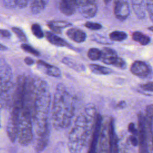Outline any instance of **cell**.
Returning a JSON list of instances; mask_svg holds the SVG:
<instances>
[{"instance_id": "obj_9", "label": "cell", "mask_w": 153, "mask_h": 153, "mask_svg": "<svg viewBox=\"0 0 153 153\" xmlns=\"http://www.w3.org/2000/svg\"><path fill=\"white\" fill-rule=\"evenodd\" d=\"M144 120L148 146L149 151L153 146V104L146 106Z\"/></svg>"}, {"instance_id": "obj_22", "label": "cell", "mask_w": 153, "mask_h": 153, "mask_svg": "<svg viewBox=\"0 0 153 153\" xmlns=\"http://www.w3.org/2000/svg\"><path fill=\"white\" fill-rule=\"evenodd\" d=\"M88 68L91 72L96 75H108L112 72L111 69L97 64H89Z\"/></svg>"}, {"instance_id": "obj_19", "label": "cell", "mask_w": 153, "mask_h": 153, "mask_svg": "<svg viewBox=\"0 0 153 153\" xmlns=\"http://www.w3.org/2000/svg\"><path fill=\"white\" fill-rule=\"evenodd\" d=\"M48 27L54 33H61L62 29L72 26V23L65 20H51L47 22Z\"/></svg>"}, {"instance_id": "obj_26", "label": "cell", "mask_w": 153, "mask_h": 153, "mask_svg": "<svg viewBox=\"0 0 153 153\" xmlns=\"http://www.w3.org/2000/svg\"><path fill=\"white\" fill-rule=\"evenodd\" d=\"M127 38V34L123 31L114 30L109 34V39L113 41H123Z\"/></svg>"}, {"instance_id": "obj_23", "label": "cell", "mask_w": 153, "mask_h": 153, "mask_svg": "<svg viewBox=\"0 0 153 153\" xmlns=\"http://www.w3.org/2000/svg\"><path fill=\"white\" fill-rule=\"evenodd\" d=\"M48 1L45 0H33L30 4V11L32 14H36L41 12L45 7Z\"/></svg>"}, {"instance_id": "obj_14", "label": "cell", "mask_w": 153, "mask_h": 153, "mask_svg": "<svg viewBox=\"0 0 153 153\" xmlns=\"http://www.w3.org/2000/svg\"><path fill=\"white\" fill-rule=\"evenodd\" d=\"M36 67L39 71L50 76L60 77L61 76V71L59 68L43 60H38L36 62Z\"/></svg>"}, {"instance_id": "obj_27", "label": "cell", "mask_w": 153, "mask_h": 153, "mask_svg": "<svg viewBox=\"0 0 153 153\" xmlns=\"http://www.w3.org/2000/svg\"><path fill=\"white\" fill-rule=\"evenodd\" d=\"M102 51L97 48H90L87 51V56L91 60H100L101 57Z\"/></svg>"}, {"instance_id": "obj_21", "label": "cell", "mask_w": 153, "mask_h": 153, "mask_svg": "<svg viewBox=\"0 0 153 153\" xmlns=\"http://www.w3.org/2000/svg\"><path fill=\"white\" fill-rule=\"evenodd\" d=\"M62 63L76 71L81 72L85 71L84 65L82 63H79L73 59L65 57L62 59Z\"/></svg>"}, {"instance_id": "obj_3", "label": "cell", "mask_w": 153, "mask_h": 153, "mask_svg": "<svg viewBox=\"0 0 153 153\" xmlns=\"http://www.w3.org/2000/svg\"><path fill=\"white\" fill-rule=\"evenodd\" d=\"M75 113L74 99L62 83L57 85L54 94L51 120L53 127L61 130L68 127Z\"/></svg>"}, {"instance_id": "obj_36", "label": "cell", "mask_w": 153, "mask_h": 153, "mask_svg": "<svg viewBox=\"0 0 153 153\" xmlns=\"http://www.w3.org/2000/svg\"><path fill=\"white\" fill-rule=\"evenodd\" d=\"M128 130L133 135H135L136 136L137 134H138V131L137 130V129H136V128L135 127L134 124L133 123H130L128 124Z\"/></svg>"}, {"instance_id": "obj_4", "label": "cell", "mask_w": 153, "mask_h": 153, "mask_svg": "<svg viewBox=\"0 0 153 153\" xmlns=\"http://www.w3.org/2000/svg\"><path fill=\"white\" fill-rule=\"evenodd\" d=\"M32 118L29 109L23 107L20 113L18 140L20 145L26 146L33 139Z\"/></svg>"}, {"instance_id": "obj_16", "label": "cell", "mask_w": 153, "mask_h": 153, "mask_svg": "<svg viewBox=\"0 0 153 153\" xmlns=\"http://www.w3.org/2000/svg\"><path fill=\"white\" fill-rule=\"evenodd\" d=\"M102 51L100 60L106 64L113 65L118 57L116 51L111 48H104Z\"/></svg>"}, {"instance_id": "obj_2", "label": "cell", "mask_w": 153, "mask_h": 153, "mask_svg": "<svg viewBox=\"0 0 153 153\" xmlns=\"http://www.w3.org/2000/svg\"><path fill=\"white\" fill-rule=\"evenodd\" d=\"M97 114L95 106L88 103L85 112L77 116L68 134V147L70 153H81L90 142Z\"/></svg>"}, {"instance_id": "obj_46", "label": "cell", "mask_w": 153, "mask_h": 153, "mask_svg": "<svg viewBox=\"0 0 153 153\" xmlns=\"http://www.w3.org/2000/svg\"><path fill=\"white\" fill-rule=\"evenodd\" d=\"M152 148H153V146H152ZM152 148H151V149H152ZM151 149H150V150H151Z\"/></svg>"}, {"instance_id": "obj_12", "label": "cell", "mask_w": 153, "mask_h": 153, "mask_svg": "<svg viewBox=\"0 0 153 153\" xmlns=\"http://www.w3.org/2000/svg\"><path fill=\"white\" fill-rule=\"evenodd\" d=\"M102 126V117L98 113L87 153H97V145Z\"/></svg>"}, {"instance_id": "obj_18", "label": "cell", "mask_w": 153, "mask_h": 153, "mask_svg": "<svg viewBox=\"0 0 153 153\" xmlns=\"http://www.w3.org/2000/svg\"><path fill=\"white\" fill-rule=\"evenodd\" d=\"M45 36L47 41L51 44L57 46V47H71L69 43L66 41L64 39L57 36L53 32L46 31L45 32Z\"/></svg>"}, {"instance_id": "obj_28", "label": "cell", "mask_w": 153, "mask_h": 153, "mask_svg": "<svg viewBox=\"0 0 153 153\" xmlns=\"http://www.w3.org/2000/svg\"><path fill=\"white\" fill-rule=\"evenodd\" d=\"M31 31L33 35L38 39H41L44 36V33L42 31L41 26L38 23H33L30 27Z\"/></svg>"}, {"instance_id": "obj_45", "label": "cell", "mask_w": 153, "mask_h": 153, "mask_svg": "<svg viewBox=\"0 0 153 153\" xmlns=\"http://www.w3.org/2000/svg\"><path fill=\"white\" fill-rule=\"evenodd\" d=\"M149 153H153V148H152L151 150L149 151Z\"/></svg>"}, {"instance_id": "obj_29", "label": "cell", "mask_w": 153, "mask_h": 153, "mask_svg": "<svg viewBox=\"0 0 153 153\" xmlns=\"http://www.w3.org/2000/svg\"><path fill=\"white\" fill-rule=\"evenodd\" d=\"M22 49L24 50L25 51L29 53L32 55H34L35 56H39L40 53L35 48L32 47L31 45L26 44V43H22L20 45Z\"/></svg>"}, {"instance_id": "obj_44", "label": "cell", "mask_w": 153, "mask_h": 153, "mask_svg": "<svg viewBox=\"0 0 153 153\" xmlns=\"http://www.w3.org/2000/svg\"><path fill=\"white\" fill-rule=\"evenodd\" d=\"M148 30H149L150 31L153 32V26H150L148 27Z\"/></svg>"}, {"instance_id": "obj_24", "label": "cell", "mask_w": 153, "mask_h": 153, "mask_svg": "<svg viewBox=\"0 0 153 153\" xmlns=\"http://www.w3.org/2000/svg\"><path fill=\"white\" fill-rule=\"evenodd\" d=\"M132 39L142 45L148 44L151 41L150 38L141 32L136 31L132 33Z\"/></svg>"}, {"instance_id": "obj_41", "label": "cell", "mask_w": 153, "mask_h": 153, "mask_svg": "<svg viewBox=\"0 0 153 153\" xmlns=\"http://www.w3.org/2000/svg\"><path fill=\"white\" fill-rule=\"evenodd\" d=\"M118 153H129L127 148L125 146H121L119 143V150Z\"/></svg>"}, {"instance_id": "obj_34", "label": "cell", "mask_w": 153, "mask_h": 153, "mask_svg": "<svg viewBox=\"0 0 153 153\" xmlns=\"http://www.w3.org/2000/svg\"><path fill=\"white\" fill-rule=\"evenodd\" d=\"M113 66H115L116 68H120L121 69H124L126 68L127 65H126V62L123 59L118 57L116 60L115 62L114 63V64L113 65Z\"/></svg>"}, {"instance_id": "obj_39", "label": "cell", "mask_w": 153, "mask_h": 153, "mask_svg": "<svg viewBox=\"0 0 153 153\" xmlns=\"http://www.w3.org/2000/svg\"><path fill=\"white\" fill-rule=\"evenodd\" d=\"M1 35L2 37L10 38L11 36V33L7 29H1Z\"/></svg>"}, {"instance_id": "obj_1", "label": "cell", "mask_w": 153, "mask_h": 153, "mask_svg": "<svg viewBox=\"0 0 153 153\" xmlns=\"http://www.w3.org/2000/svg\"><path fill=\"white\" fill-rule=\"evenodd\" d=\"M35 79V94L32 111V121L36 136V151H42L47 146L50 128L48 113L51 102L49 87L45 81L37 77Z\"/></svg>"}, {"instance_id": "obj_32", "label": "cell", "mask_w": 153, "mask_h": 153, "mask_svg": "<svg viewBox=\"0 0 153 153\" xmlns=\"http://www.w3.org/2000/svg\"><path fill=\"white\" fill-rule=\"evenodd\" d=\"M84 26L90 30H99L102 28V26L100 23H99L97 22H87L85 23Z\"/></svg>"}, {"instance_id": "obj_20", "label": "cell", "mask_w": 153, "mask_h": 153, "mask_svg": "<svg viewBox=\"0 0 153 153\" xmlns=\"http://www.w3.org/2000/svg\"><path fill=\"white\" fill-rule=\"evenodd\" d=\"M131 5L133 10L136 16L140 19H143L146 15V4L145 1L142 0H134L131 1Z\"/></svg>"}, {"instance_id": "obj_13", "label": "cell", "mask_w": 153, "mask_h": 153, "mask_svg": "<svg viewBox=\"0 0 153 153\" xmlns=\"http://www.w3.org/2000/svg\"><path fill=\"white\" fill-rule=\"evenodd\" d=\"M114 13L117 19L120 21H124L130 14L128 2L124 0H118L114 1Z\"/></svg>"}, {"instance_id": "obj_8", "label": "cell", "mask_w": 153, "mask_h": 153, "mask_svg": "<svg viewBox=\"0 0 153 153\" xmlns=\"http://www.w3.org/2000/svg\"><path fill=\"white\" fill-rule=\"evenodd\" d=\"M139 153H149L146 134L145 127L144 115L139 112L137 115Z\"/></svg>"}, {"instance_id": "obj_31", "label": "cell", "mask_w": 153, "mask_h": 153, "mask_svg": "<svg viewBox=\"0 0 153 153\" xmlns=\"http://www.w3.org/2000/svg\"><path fill=\"white\" fill-rule=\"evenodd\" d=\"M92 39L100 44H112V41H109L106 37L100 35L98 34H95L92 36Z\"/></svg>"}, {"instance_id": "obj_42", "label": "cell", "mask_w": 153, "mask_h": 153, "mask_svg": "<svg viewBox=\"0 0 153 153\" xmlns=\"http://www.w3.org/2000/svg\"><path fill=\"white\" fill-rule=\"evenodd\" d=\"M126 106V103L125 101L124 100H122V101H120L117 105H116V107L118 109H123L124 108H125Z\"/></svg>"}, {"instance_id": "obj_7", "label": "cell", "mask_w": 153, "mask_h": 153, "mask_svg": "<svg viewBox=\"0 0 153 153\" xmlns=\"http://www.w3.org/2000/svg\"><path fill=\"white\" fill-rule=\"evenodd\" d=\"M20 109L17 108H11L7 124V133L9 139L14 142L18 137L19 117Z\"/></svg>"}, {"instance_id": "obj_17", "label": "cell", "mask_w": 153, "mask_h": 153, "mask_svg": "<svg viewBox=\"0 0 153 153\" xmlns=\"http://www.w3.org/2000/svg\"><path fill=\"white\" fill-rule=\"evenodd\" d=\"M66 35L73 41L81 43L85 41L87 35L85 32L78 28H71L66 31Z\"/></svg>"}, {"instance_id": "obj_25", "label": "cell", "mask_w": 153, "mask_h": 153, "mask_svg": "<svg viewBox=\"0 0 153 153\" xmlns=\"http://www.w3.org/2000/svg\"><path fill=\"white\" fill-rule=\"evenodd\" d=\"M137 90L142 94L153 96V82H148L139 85Z\"/></svg>"}, {"instance_id": "obj_38", "label": "cell", "mask_w": 153, "mask_h": 153, "mask_svg": "<svg viewBox=\"0 0 153 153\" xmlns=\"http://www.w3.org/2000/svg\"><path fill=\"white\" fill-rule=\"evenodd\" d=\"M130 141L133 146H136L139 144V141L135 135H131L130 136Z\"/></svg>"}, {"instance_id": "obj_15", "label": "cell", "mask_w": 153, "mask_h": 153, "mask_svg": "<svg viewBox=\"0 0 153 153\" xmlns=\"http://www.w3.org/2000/svg\"><path fill=\"white\" fill-rule=\"evenodd\" d=\"M59 9L63 14L67 16H72L78 9L77 1L62 0L59 2Z\"/></svg>"}, {"instance_id": "obj_5", "label": "cell", "mask_w": 153, "mask_h": 153, "mask_svg": "<svg viewBox=\"0 0 153 153\" xmlns=\"http://www.w3.org/2000/svg\"><path fill=\"white\" fill-rule=\"evenodd\" d=\"M117 137L114 120L111 118L108 123L102 124L97 145V153H112L113 143Z\"/></svg>"}, {"instance_id": "obj_43", "label": "cell", "mask_w": 153, "mask_h": 153, "mask_svg": "<svg viewBox=\"0 0 153 153\" xmlns=\"http://www.w3.org/2000/svg\"><path fill=\"white\" fill-rule=\"evenodd\" d=\"M7 47L4 46L2 44H1V50H7Z\"/></svg>"}, {"instance_id": "obj_30", "label": "cell", "mask_w": 153, "mask_h": 153, "mask_svg": "<svg viewBox=\"0 0 153 153\" xmlns=\"http://www.w3.org/2000/svg\"><path fill=\"white\" fill-rule=\"evenodd\" d=\"M11 30L21 41H22L23 43L27 42V36L22 29L18 27H13Z\"/></svg>"}, {"instance_id": "obj_35", "label": "cell", "mask_w": 153, "mask_h": 153, "mask_svg": "<svg viewBox=\"0 0 153 153\" xmlns=\"http://www.w3.org/2000/svg\"><path fill=\"white\" fill-rule=\"evenodd\" d=\"M3 5L7 8H14L17 7V0H4Z\"/></svg>"}, {"instance_id": "obj_11", "label": "cell", "mask_w": 153, "mask_h": 153, "mask_svg": "<svg viewBox=\"0 0 153 153\" xmlns=\"http://www.w3.org/2000/svg\"><path fill=\"white\" fill-rule=\"evenodd\" d=\"M131 72L140 78H150L152 77V71L151 67L145 62L136 60L134 61L130 67Z\"/></svg>"}, {"instance_id": "obj_40", "label": "cell", "mask_w": 153, "mask_h": 153, "mask_svg": "<svg viewBox=\"0 0 153 153\" xmlns=\"http://www.w3.org/2000/svg\"><path fill=\"white\" fill-rule=\"evenodd\" d=\"M24 61L25 62V63L29 66L32 65L34 63V60L32 59L31 57H26L24 59Z\"/></svg>"}, {"instance_id": "obj_37", "label": "cell", "mask_w": 153, "mask_h": 153, "mask_svg": "<svg viewBox=\"0 0 153 153\" xmlns=\"http://www.w3.org/2000/svg\"><path fill=\"white\" fill-rule=\"evenodd\" d=\"M28 4V1L26 0H17V8H23L27 6Z\"/></svg>"}, {"instance_id": "obj_10", "label": "cell", "mask_w": 153, "mask_h": 153, "mask_svg": "<svg viewBox=\"0 0 153 153\" xmlns=\"http://www.w3.org/2000/svg\"><path fill=\"white\" fill-rule=\"evenodd\" d=\"M78 10L85 18H92L97 13V5L94 0L77 1Z\"/></svg>"}, {"instance_id": "obj_33", "label": "cell", "mask_w": 153, "mask_h": 153, "mask_svg": "<svg viewBox=\"0 0 153 153\" xmlns=\"http://www.w3.org/2000/svg\"><path fill=\"white\" fill-rule=\"evenodd\" d=\"M146 7L150 20L153 23V0L146 1Z\"/></svg>"}, {"instance_id": "obj_6", "label": "cell", "mask_w": 153, "mask_h": 153, "mask_svg": "<svg viewBox=\"0 0 153 153\" xmlns=\"http://www.w3.org/2000/svg\"><path fill=\"white\" fill-rule=\"evenodd\" d=\"M12 71L5 60L1 57L0 61V94L10 91L14 87L12 82Z\"/></svg>"}]
</instances>
